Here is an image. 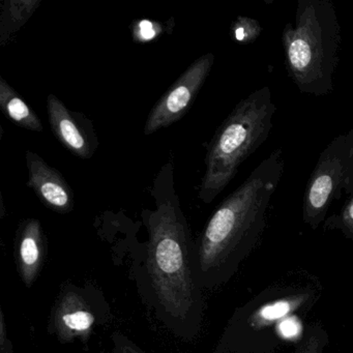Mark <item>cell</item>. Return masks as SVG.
<instances>
[{"label": "cell", "instance_id": "obj_1", "mask_svg": "<svg viewBox=\"0 0 353 353\" xmlns=\"http://www.w3.org/2000/svg\"><path fill=\"white\" fill-rule=\"evenodd\" d=\"M284 169L282 150H274L210 216L195 241L196 274L201 288L226 282L254 247Z\"/></svg>", "mask_w": 353, "mask_h": 353}, {"label": "cell", "instance_id": "obj_2", "mask_svg": "<svg viewBox=\"0 0 353 353\" xmlns=\"http://www.w3.org/2000/svg\"><path fill=\"white\" fill-rule=\"evenodd\" d=\"M148 266L152 305L175 336L194 340L201 326L203 301L195 266V241L181 208L163 202L148 221Z\"/></svg>", "mask_w": 353, "mask_h": 353}, {"label": "cell", "instance_id": "obj_3", "mask_svg": "<svg viewBox=\"0 0 353 353\" xmlns=\"http://www.w3.org/2000/svg\"><path fill=\"white\" fill-rule=\"evenodd\" d=\"M341 26L330 0H299L294 21L282 34L285 65L301 94L326 96L334 90L340 61Z\"/></svg>", "mask_w": 353, "mask_h": 353}, {"label": "cell", "instance_id": "obj_4", "mask_svg": "<svg viewBox=\"0 0 353 353\" xmlns=\"http://www.w3.org/2000/svg\"><path fill=\"white\" fill-rule=\"evenodd\" d=\"M276 107L268 86L241 100L219 127L205 158L199 198L212 203L239 172V167L270 135Z\"/></svg>", "mask_w": 353, "mask_h": 353}, {"label": "cell", "instance_id": "obj_5", "mask_svg": "<svg viewBox=\"0 0 353 353\" xmlns=\"http://www.w3.org/2000/svg\"><path fill=\"white\" fill-rule=\"evenodd\" d=\"M353 195V128L332 140L316 163L305 196L303 218L316 226L332 202Z\"/></svg>", "mask_w": 353, "mask_h": 353}, {"label": "cell", "instance_id": "obj_6", "mask_svg": "<svg viewBox=\"0 0 353 353\" xmlns=\"http://www.w3.org/2000/svg\"><path fill=\"white\" fill-rule=\"evenodd\" d=\"M107 312L106 301L94 287L63 285L51 311L49 332L63 344L86 343Z\"/></svg>", "mask_w": 353, "mask_h": 353}, {"label": "cell", "instance_id": "obj_7", "mask_svg": "<svg viewBox=\"0 0 353 353\" xmlns=\"http://www.w3.org/2000/svg\"><path fill=\"white\" fill-rule=\"evenodd\" d=\"M214 63L212 53L196 59L169 88L148 114L144 134L152 135L183 119L210 76Z\"/></svg>", "mask_w": 353, "mask_h": 353}, {"label": "cell", "instance_id": "obj_8", "mask_svg": "<svg viewBox=\"0 0 353 353\" xmlns=\"http://www.w3.org/2000/svg\"><path fill=\"white\" fill-rule=\"evenodd\" d=\"M47 112L51 131L74 156L92 159L99 148V139L92 121L81 113L70 110L54 94L47 97Z\"/></svg>", "mask_w": 353, "mask_h": 353}, {"label": "cell", "instance_id": "obj_9", "mask_svg": "<svg viewBox=\"0 0 353 353\" xmlns=\"http://www.w3.org/2000/svg\"><path fill=\"white\" fill-rule=\"evenodd\" d=\"M28 170V187L32 189L40 201L59 214H69L75 205V195L65 177L36 152L26 154Z\"/></svg>", "mask_w": 353, "mask_h": 353}, {"label": "cell", "instance_id": "obj_10", "mask_svg": "<svg viewBox=\"0 0 353 353\" xmlns=\"http://www.w3.org/2000/svg\"><path fill=\"white\" fill-rule=\"evenodd\" d=\"M46 255V239L42 224L28 219L19 225L15 239V259L20 278L30 288L36 283Z\"/></svg>", "mask_w": 353, "mask_h": 353}, {"label": "cell", "instance_id": "obj_11", "mask_svg": "<svg viewBox=\"0 0 353 353\" xmlns=\"http://www.w3.org/2000/svg\"><path fill=\"white\" fill-rule=\"evenodd\" d=\"M0 110L18 127L38 133L44 130L40 117L3 78H0Z\"/></svg>", "mask_w": 353, "mask_h": 353}, {"label": "cell", "instance_id": "obj_12", "mask_svg": "<svg viewBox=\"0 0 353 353\" xmlns=\"http://www.w3.org/2000/svg\"><path fill=\"white\" fill-rule=\"evenodd\" d=\"M41 3V0H6L1 3L0 46H6L11 42Z\"/></svg>", "mask_w": 353, "mask_h": 353}, {"label": "cell", "instance_id": "obj_13", "mask_svg": "<svg viewBox=\"0 0 353 353\" xmlns=\"http://www.w3.org/2000/svg\"><path fill=\"white\" fill-rule=\"evenodd\" d=\"M259 22L249 17H237L231 26V38L239 44H251L261 34Z\"/></svg>", "mask_w": 353, "mask_h": 353}, {"label": "cell", "instance_id": "obj_14", "mask_svg": "<svg viewBox=\"0 0 353 353\" xmlns=\"http://www.w3.org/2000/svg\"><path fill=\"white\" fill-rule=\"evenodd\" d=\"M164 32L161 23L152 20H138L132 24V37L136 43H150L156 41Z\"/></svg>", "mask_w": 353, "mask_h": 353}, {"label": "cell", "instance_id": "obj_15", "mask_svg": "<svg viewBox=\"0 0 353 353\" xmlns=\"http://www.w3.org/2000/svg\"><path fill=\"white\" fill-rule=\"evenodd\" d=\"M112 352L111 353H146L135 342L130 340L125 334L119 332H113Z\"/></svg>", "mask_w": 353, "mask_h": 353}, {"label": "cell", "instance_id": "obj_16", "mask_svg": "<svg viewBox=\"0 0 353 353\" xmlns=\"http://www.w3.org/2000/svg\"><path fill=\"white\" fill-rule=\"evenodd\" d=\"M336 223L345 232L353 235V195L349 197L346 204L343 206L342 210L336 216Z\"/></svg>", "mask_w": 353, "mask_h": 353}, {"label": "cell", "instance_id": "obj_17", "mask_svg": "<svg viewBox=\"0 0 353 353\" xmlns=\"http://www.w3.org/2000/svg\"><path fill=\"white\" fill-rule=\"evenodd\" d=\"M290 311V303L279 301L274 305H266L261 311V316L265 320H274L283 317Z\"/></svg>", "mask_w": 353, "mask_h": 353}, {"label": "cell", "instance_id": "obj_18", "mask_svg": "<svg viewBox=\"0 0 353 353\" xmlns=\"http://www.w3.org/2000/svg\"><path fill=\"white\" fill-rule=\"evenodd\" d=\"M0 353H14L3 310L0 312Z\"/></svg>", "mask_w": 353, "mask_h": 353}, {"label": "cell", "instance_id": "obj_19", "mask_svg": "<svg viewBox=\"0 0 353 353\" xmlns=\"http://www.w3.org/2000/svg\"><path fill=\"white\" fill-rule=\"evenodd\" d=\"M321 336L318 334H310L305 343L299 347L297 353H321Z\"/></svg>", "mask_w": 353, "mask_h": 353}, {"label": "cell", "instance_id": "obj_20", "mask_svg": "<svg viewBox=\"0 0 353 353\" xmlns=\"http://www.w3.org/2000/svg\"><path fill=\"white\" fill-rule=\"evenodd\" d=\"M280 330L283 336L286 338H292L299 332V324L293 319L284 320L280 324Z\"/></svg>", "mask_w": 353, "mask_h": 353}]
</instances>
